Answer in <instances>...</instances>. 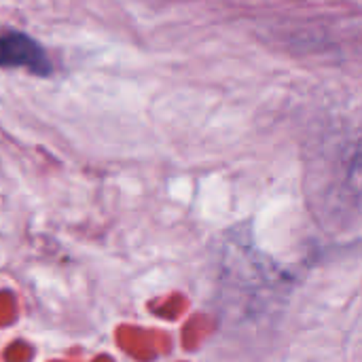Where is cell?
<instances>
[{
  "mask_svg": "<svg viewBox=\"0 0 362 362\" xmlns=\"http://www.w3.org/2000/svg\"><path fill=\"white\" fill-rule=\"evenodd\" d=\"M0 68H28L38 76H49L53 70L42 47L19 32L0 36Z\"/></svg>",
  "mask_w": 362,
  "mask_h": 362,
  "instance_id": "1",
  "label": "cell"
}]
</instances>
